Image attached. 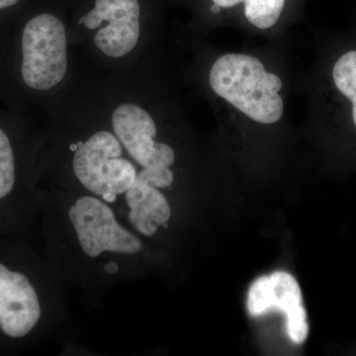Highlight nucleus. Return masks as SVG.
<instances>
[{
    "mask_svg": "<svg viewBox=\"0 0 356 356\" xmlns=\"http://www.w3.org/2000/svg\"><path fill=\"white\" fill-rule=\"evenodd\" d=\"M15 184V163L10 140L0 129V199L13 191Z\"/></svg>",
    "mask_w": 356,
    "mask_h": 356,
    "instance_id": "f8f14e48",
    "label": "nucleus"
},
{
    "mask_svg": "<svg viewBox=\"0 0 356 356\" xmlns=\"http://www.w3.org/2000/svg\"><path fill=\"white\" fill-rule=\"evenodd\" d=\"M140 18L139 0H95L79 23L89 30L100 28L95 37L97 48L109 57L120 58L138 43Z\"/></svg>",
    "mask_w": 356,
    "mask_h": 356,
    "instance_id": "39448f33",
    "label": "nucleus"
},
{
    "mask_svg": "<svg viewBox=\"0 0 356 356\" xmlns=\"http://www.w3.org/2000/svg\"><path fill=\"white\" fill-rule=\"evenodd\" d=\"M288 337L295 343H303L309 334L308 318L305 308L293 313L286 317Z\"/></svg>",
    "mask_w": 356,
    "mask_h": 356,
    "instance_id": "4468645a",
    "label": "nucleus"
},
{
    "mask_svg": "<svg viewBox=\"0 0 356 356\" xmlns=\"http://www.w3.org/2000/svg\"><path fill=\"white\" fill-rule=\"evenodd\" d=\"M173 178L175 175L168 168H149L142 170L135 180L152 185L156 188H165L172 185Z\"/></svg>",
    "mask_w": 356,
    "mask_h": 356,
    "instance_id": "2eb2a0df",
    "label": "nucleus"
},
{
    "mask_svg": "<svg viewBox=\"0 0 356 356\" xmlns=\"http://www.w3.org/2000/svg\"><path fill=\"white\" fill-rule=\"evenodd\" d=\"M332 77L339 92L353 103V118L356 126V51H348L337 60Z\"/></svg>",
    "mask_w": 356,
    "mask_h": 356,
    "instance_id": "9d476101",
    "label": "nucleus"
},
{
    "mask_svg": "<svg viewBox=\"0 0 356 356\" xmlns=\"http://www.w3.org/2000/svg\"><path fill=\"white\" fill-rule=\"evenodd\" d=\"M220 7L218 6H215L212 7V11L213 13H217L218 11H219Z\"/></svg>",
    "mask_w": 356,
    "mask_h": 356,
    "instance_id": "6ab92c4d",
    "label": "nucleus"
},
{
    "mask_svg": "<svg viewBox=\"0 0 356 356\" xmlns=\"http://www.w3.org/2000/svg\"><path fill=\"white\" fill-rule=\"evenodd\" d=\"M245 18L259 29L273 27L285 6V0H245Z\"/></svg>",
    "mask_w": 356,
    "mask_h": 356,
    "instance_id": "9b49d317",
    "label": "nucleus"
},
{
    "mask_svg": "<svg viewBox=\"0 0 356 356\" xmlns=\"http://www.w3.org/2000/svg\"><path fill=\"white\" fill-rule=\"evenodd\" d=\"M41 317L38 295L29 280L0 264V329L11 337H23Z\"/></svg>",
    "mask_w": 356,
    "mask_h": 356,
    "instance_id": "0eeeda50",
    "label": "nucleus"
},
{
    "mask_svg": "<svg viewBox=\"0 0 356 356\" xmlns=\"http://www.w3.org/2000/svg\"><path fill=\"white\" fill-rule=\"evenodd\" d=\"M118 140L100 131L77 149L74 156V173L88 191L114 202L118 194L126 193L135 181V166L121 158Z\"/></svg>",
    "mask_w": 356,
    "mask_h": 356,
    "instance_id": "7ed1b4c3",
    "label": "nucleus"
},
{
    "mask_svg": "<svg viewBox=\"0 0 356 356\" xmlns=\"http://www.w3.org/2000/svg\"><path fill=\"white\" fill-rule=\"evenodd\" d=\"M19 0H0V10L15 6Z\"/></svg>",
    "mask_w": 356,
    "mask_h": 356,
    "instance_id": "f3484780",
    "label": "nucleus"
},
{
    "mask_svg": "<svg viewBox=\"0 0 356 356\" xmlns=\"http://www.w3.org/2000/svg\"><path fill=\"white\" fill-rule=\"evenodd\" d=\"M84 254L97 257L104 252L136 254L143 248L137 236L122 228L108 206L98 199L84 196L69 212Z\"/></svg>",
    "mask_w": 356,
    "mask_h": 356,
    "instance_id": "20e7f679",
    "label": "nucleus"
},
{
    "mask_svg": "<svg viewBox=\"0 0 356 356\" xmlns=\"http://www.w3.org/2000/svg\"><path fill=\"white\" fill-rule=\"evenodd\" d=\"M269 281H270V296H269L270 311H282L286 317L303 308L301 288L294 276L285 271H276L269 275Z\"/></svg>",
    "mask_w": 356,
    "mask_h": 356,
    "instance_id": "1a4fd4ad",
    "label": "nucleus"
},
{
    "mask_svg": "<svg viewBox=\"0 0 356 356\" xmlns=\"http://www.w3.org/2000/svg\"><path fill=\"white\" fill-rule=\"evenodd\" d=\"M210 84L216 95L259 123H275L284 112L278 93L282 81L266 72L257 58L240 54L222 56L211 69Z\"/></svg>",
    "mask_w": 356,
    "mask_h": 356,
    "instance_id": "f257e3e1",
    "label": "nucleus"
},
{
    "mask_svg": "<svg viewBox=\"0 0 356 356\" xmlns=\"http://www.w3.org/2000/svg\"><path fill=\"white\" fill-rule=\"evenodd\" d=\"M112 125L128 153L144 168H170L175 152L168 145L156 143V124L151 115L135 104H123L115 109Z\"/></svg>",
    "mask_w": 356,
    "mask_h": 356,
    "instance_id": "423d86ee",
    "label": "nucleus"
},
{
    "mask_svg": "<svg viewBox=\"0 0 356 356\" xmlns=\"http://www.w3.org/2000/svg\"><path fill=\"white\" fill-rule=\"evenodd\" d=\"M104 269L107 273L115 274L119 270V266L118 264H115V262H110V264L105 266Z\"/></svg>",
    "mask_w": 356,
    "mask_h": 356,
    "instance_id": "a211bd4d",
    "label": "nucleus"
},
{
    "mask_svg": "<svg viewBox=\"0 0 356 356\" xmlns=\"http://www.w3.org/2000/svg\"><path fill=\"white\" fill-rule=\"evenodd\" d=\"M215 6L222 7V8H229V7L236 6V4L245 1V0H212Z\"/></svg>",
    "mask_w": 356,
    "mask_h": 356,
    "instance_id": "dca6fc26",
    "label": "nucleus"
},
{
    "mask_svg": "<svg viewBox=\"0 0 356 356\" xmlns=\"http://www.w3.org/2000/svg\"><path fill=\"white\" fill-rule=\"evenodd\" d=\"M270 281L269 276H261L252 283L248 295V310L252 317H259L270 311Z\"/></svg>",
    "mask_w": 356,
    "mask_h": 356,
    "instance_id": "ddd939ff",
    "label": "nucleus"
},
{
    "mask_svg": "<svg viewBox=\"0 0 356 356\" xmlns=\"http://www.w3.org/2000/svg\"><path fill=\"white\" fill-rule=\"evenodd\" d=\"M21 48V74L28 88L48 90L63 81L67 69V34L58 17L43 13L28 21Z\"/></svg>",
    "mask_w": 356,
    "mask_h": 356,
    "instance_id": "f03ea898",
    "label": "nucleus"
},
{
    "mask_svg": "<svg viewBox=\"0 0 356 356\" xmlns=\"http://www.w3.org/2000/svg\"><path fill=\"white\" fill-rule=\"evenodd\" d=\"M126 200L131 212L129 220L143 235H154L159 226H163L172 215L170 204L163 194L152 185L135 180L126 191Z\"/></svg>",
    "mask_w": 356,
    "mask_h": 356,
    "instance_id": "6e6552de",
    "label": "nucleus"
}]
</instances>
